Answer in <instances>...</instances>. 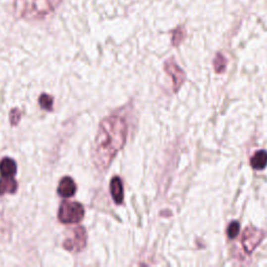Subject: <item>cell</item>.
I'll return each instance as SVG.
<instances>
[{"label": "cell", "instance_id": "cell-9", "mask_svg": "<svg viewBox=\"0 0 267 267\" xmlns=\"http://www.w3.org/2000/svg\"><path fill=\"white\" fill-rule=\"evenodd\" d=\"M17 172V164L11 158H3L0 161V174L2 176H14Z\"/></svg>", "mask_w": 267, "mask_h": 267}, {"label": "cell", "instance_id": "cell-5", "mask_svg": "<svg viewBox=\"0 0 267 267\" xmlns=\"http://www.w3.org/2000/svg\"><path fill=\"white\" fill-rule=\"evenodd\" d=\"M165 71L169 74L172 78L173 82V89L174 92H176L179 89L182 87L184 82L186 81V74L182 70V69L176 65L173 58H169V60L166 61L165 63Z\"/></svg>", "mask_w": 267, "mask_h": 267}, {"label": "cell", "instance_id": "cell-8", "mask_svg": "<svg viewBox=\"0 0 267 267\" xmlns=\"http://www.w3.org/2000/svg\"><path fill=\"white\" fill-rule=\"evenodd\" d=\"M18 189V183L14 176L0 177V196L4 194H14Z\"/></svg>", "mask_w": 267, "mask_h": 267}, {"label": "cell", "instance_id": "cell-6", "mask_svg": "<svg viewBox=\"0 0 267 267\" xmlns=\"http://www.w3.org/2000/svg\"><path fill=\"white\" fill-rule=\"evenodd\" d=\"M76 185L70 176H65L57 187V193L64 199H69L75 194Z\"/></svg>", "mask_w": 267, "mask_h": 267}, {"label": "cell", "instance_id": "cell-12", "mask_svg": "<svg viewBox=\"0 0 267 267\" xmlns=\"http://www.w3.org/2000/svg\"><path fill=\"white\" fill-rule=\"evenodd\" d=\"M39 105L46 111H53V98L48 94H42L39 97Z\"/></svg>", "mask_w": 267, "mask_h": 267}, {"label": "cell", "instance_id": "cell-2", "mask_svg": "<svg viewBox=\"0 0 267 267\" xmlns=\"http://www.w3.org/2000/svg\"><path fill=\"white\" fill-rule=\"evenodd\" d=\"M85 216L84 206L77 202L64 201L58 209V220L65 224H74L81 222Z\"/></svg>", "mask_w": 267, "mask_h": 267}, {"label": "cell", "instance_id": "cell-7", "mask_svg": "<svg viewBox=\"0 0 267 267\" xmlns=\"http://www.w3.org/2000/svg\"><path fill=\"white\" fill-rule=\"evenodd\" d=\"M110 190H111V194H112V197H113L115 204L121 205L123 203L124 193H123L122 182L118 176H115L111 180Z\"/></svg>", "mask_w": 267, "mask_h": 267}, {"label": "cell", "instance_id": "cell-11", "mask_svg": "<svg viewBox=\"0 0 267 267\" xmlns=\"http://www.w3.org/2000/svg\"><path fill=\"white\" fill-rule=\"evenodd\" d=\"M186 37V29L184 26H177L172 33V45H180Z\"/></svg>", "mask_w": 267, "mask_h": 267}, {"label": "cell", "instance_id": "cell-4", "mask_svg": "<svg viewBox=\"0 0 267 267\" xmlns=\"http://www.w3.org/2000/svg\"><path fill=\"white\" fill-rule=\"evenodd\" d=\"M87 244V232L85 227L77 226L72 232L71 238L65 239L63 246L64 249L72 252V253H78L83 251Z\"/></svg>", "mask_w": 267, "mask_h": 267}, {"label": "cell", "instance_id": "cell-3", "mask_svg": "<svg viewBox=\"0 0 267 267\" xmlns=\"http://www.w3.org/2000/svg\"><path fill=\"white\" fill-rule=\"evenodd\" d=\"M264 238V233L254 226H247L242 234L241 244L247 254H252Z\"/></svg>", "mask_w": 267, "mask_h": 267}, {"label": "cell", "instance_id": "cell-15", "mask_svg": "<svg viewBox=\"0 0 267 267\" xmlns=\"http://www.w3.org/2000/svg\"><path fill=\"white\" fill-rule=\"evenodd\" d=\"M11 123L12 125H17L19 123V121H20L21 119V112L18 110V108H13V110L11 111Z\"/></svg>", "mask_w": 267, "mask_h": 267}, {"label": "cell", "instance_id": "cell-14", "mask_svg": "<svg viewBox=\"0 0 267 267\" xmlns=\"http://www.w3.org/2000/svg\"><path fill=\"white\" fill-rule=\"evenodd\" d=\"M239 230H240V225H239V222H237V221H233V222H231V223H230L229 227H227L226 234H227V236H229V238L234 239V238H236L237 236H238V234H239Z\"/></svg>", "mask_w": 267, "mask_h": 267}, {"label": "cell", "instance_id": "cell-13", "mask_svg": "<svg viewBox=\"0 0 267 267\" xmlns=\"http://www.w3.org/2000/svg\"><path fill=\"white\" fill-rule=\"evenodd\" d=\"M225 66H226L225 57L221 53H217L214 60V68L216 72H218V73L223 72L225 70Z\"/></svg>", "mask_w": 267, "mask_h": 267}, {"label": "cell", "instance_id": "cell-10", "mask_svg": "<svg viewBox=\"0 0 267 267\" xmlns=\"http://www.w3.org/2000/svg\"><path fill=\"white\" fill-rule=\"evenodd\" d=\"M251 165L254 169H264L267 165V153L265 151L257 152L251 159Z\"/></svg>", "mask_w": 267, "mask_h": 267}, {"label": "cell", "instance_id": "cell-1", "mask_svg": "<svg viewBox=\"0 0 267 267\" xmlns=\"http://www.w3.org/2000/svg\"><path fill=\"white\" fill-rule=\"evenodd\" d=\"M127 124L122 117L110 116L104 119L95 138L93 163L100 171L111 165L115 156L125 144Z\"/></svg>", "mask_w": 267, "mask_h": 267}]
</instances>
